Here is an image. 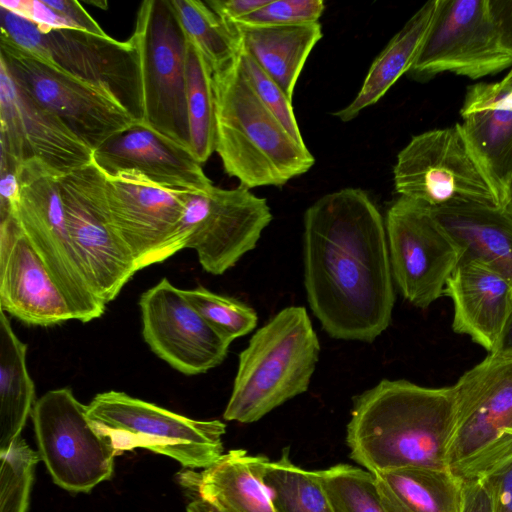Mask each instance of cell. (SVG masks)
Segmentation results:
<instances>
[{
    "mask_svg": "<svg viewBox=\"0 0 512 512\" xmlns=\"http://www.w3.org/2000/svg\"><path fill=\"white\" fill-rule=\"evenodd\" d=\"M303 262L308 304L330 337L372 342L389 327L395 290L385 222L365 191L344 188L308 207Z\"/></svg>",
    "mask_w": 512,
    "mask_h": 512,
    "instance_id": "obj_1",
    "label": "cell"
},
{
    "mask_svg": "<svg viewBox=\"0 0 512 512\" xmlns=\"http://www.w3.org/2000/svg\"><path fill=\"white\" fill-rule=\"evenodd\" d=\"M454 421L453 386L383 379L353 399L346 436L350 457L372 473L448 469Z\"/></svg>",
    "mask_w": 512,
    "mask_h": 512,
    "instance_id": "obj_2",
    "label": "cell"
},
{
    "mask_svg": "<svg viewBox=\"0 0 512 512\" xmlns=\"http://www.w3.org/2000/svg\"><path fill=\"white\" fill-rule=\"evenodd\" d=\"M237 59V58H236ZM216 141L224 171L249 189L283 186L315 163L257 98L237 61L213 74Z\"/></svg>",
    "mask_w": 512,
    "mask_h": 512,
    "instance_id": "obj_3",
    "label": "cell"
},
{
    "mask_svg": "<svg viewBox=\"0 0 512 512\" xmlns=\"http://www.w3.org/2000/svg\"><path fill=\"white\" fill-rule=\"evenodd\" d=\"M320 353L307 311L289 306L251 337L240 353L223 417L253 423L308 390Z\"/></svg>",
    "mask_w": 512,
    "mask_h": 512,
    "instance_id": "obj_4",
    "label": "cell"
},
{
    "mask_svg": "<svg viewBox=\"0 0 512 512\" xmlns=\"http://www.w3.org/2000/svg\"><path fill=\"white\" fill-rule=\"evenodd\" d=\"M453 387L447 466L461 481L482 479L512 459V356L488 354Z\"/></svg>",
    "mask_w": 512,
    "mask_h": 512,
    "instance_id": "obj_5",
    "label": "cell"
},
{
    "mask_svg": "<svg viewBox=\"0 0 512 512\" xmlns=\"http://www.w3.org/2000/svg\"><path fill=\"white\" fill-rule=\"evenodd\" d=\"M87 415L117 455L143 448L186 468L206 469L224 454L223 422L191 419L124 392L97 394L87 405Z\"/></svg>",
    "mask_w": 512,
    "mask_h": 512,
    "instance_id": "obj_6",
    "label": "cell"
},
{
    "mask_svg": "<svg viewBox=\"0 0 512 512\" xmlns=\"http://www.w3.org/2000/svg\"><path fill=\"white\" fill-rule=\"evenodd\" d=\"M1 38L62 71L109 89L142 122L140 58L135 40L77 29H45L0 6Z\"/></svg>",
    "mask_w": 512,
    "mask_h": 512,
    "instance_id": "obj_7",
    "label": "cell"
},
{
    "mask_svg": "<svg viewBox=\"0 0 512 512\" xmlns=\"http://www.w3.org/2000/svg\"><path fill=\"white\" fill-rule=\"evenodd\" d=\"M396 192L428 208L460 203L500 206V193L460 123L411 138L393 168Z\"/></svg>",
    "mask_w": 512,
    "mask_h": 512,
    "instance_id": "obj_8",
    "label": "cell"
},
{
    "mask_svg": "<svg viewBox=\"0 0 512 512\" xmlns=\"http://www.w3.org/2000/svg\"><path fill=\"white\" fill-rule=\"evenodd\" d=\"M132 37L140 58L141 123L190 150L186 84L188 38L171 0L142 2Z\"/></svg>",
    "mask_w": 512,
    "mask_h": 512,
    "instance_id": "obj_9",
    "label": "cell"
},
{
    "mask_svg": "<svg viewBox=\"0 0 512 512\" xmlns=\"http://www.w3.org/2000/svg\"><path fill=\"white\" fill-rule=\"evenodd\" d=\"M0 64L24 93L93 151L140 123L109 89L70 75L4 38Z\"/></svg>",
    "mask_w": 512,
    "mask_h": 512,
    "instance_id": "obj_10",
    "label": "cell"
},
{
    "mask_svg": "<svg viewBox=\"0 0 512 512\" xmlns=\"http://www.w3.org/2000/svg\"><path fill=\"white\" fill-rule=\"evenodd\" d=\"M14 212L21 229L66 298L75 320L101 317L106 308L94 294L76 255L61 200L58 177L38 161L22 164Z\"/></svg>",
    "mask_w": 512,
    "mask_h": 512,
    "instance_id": "obj_11",
    "label": "cell"
},
{
    "mask_svg": "<svg viewBox=\"0 0 512 512\" xmlns=\"http://www.w3.org/2000/svg\"><path fill=\"white\" fill-rule=\"evenodd\" d=\"M69 234L85 278L103 303L114 300L139 271L111 224L106 174L91 163L58 177Z\"/></svg>",
    "mask_w": 512,
    "mask_h": 512,
    "instance_id": "obj_12",
    "label": "cell"
},
{
    "mask_svg": "<svg viewBox=\"0 0 512 512\" xmlns=\"http://www.w3.org/2000/svg\"><path fill=\"white\" fill-rule=\"evenodd\" d=\"M31 416L40 459L55 484L70 492L87 493L111 478L117 453L93 427L87 405L71 389L43 394Z\"/></svg>",
    "mask_w": 512,
    "mask_h": 512,
    "instance_id": "obj_13",
    "label": "cell"
},
{
    "mask_svg": "<svg viewBox=\"0 0 512 512\" xmlns=\"http://www.w3.org/2000/svg\"><path fill=\"white\" fill-rule=\"evenodd\" d=\"M265 198L244 185L188 191L178 230L182 249H193L202 268L221 275L253 250L270 224Z\"/></svg>",
    "mask_w": 512,
    "mask_h": 512,
    "instance_id": "obj_14",
    "label": "cell"
},
{
    "mask_svg": "<svg viewBox=\"0 0 512 512\" xmlns=\"http://www.w3.org/2000/svg\"><path fill=\"white\" fill-rule=\"evenodd\" d=\"M512 67L489 0H437L429 29L407 72L416 81L451 72L479 79Z\"/></svg>",
    "mask_w": 512,
    "mask_h": 512,
    "instance_id": "obj_15",
    "label": "cell"
},
{
    "mask_svg": "<svg viewBox=\"0 0 512 512\" xmlns=\"http://www.w3.org/2000/svg\"><path fill=\"white\" fill-rule=\"evenodd\" d=\"M385 229L393 280L402 296L425 309L444 295L462 252L431 210L399 197L389 207Z\"/></svg>",
    "mask_w": 512,
    "mask_h": 512,
    "instance_id": "obj_16",
    "label": "cell"
},
{
    "mask_svg": "<svg viewBox=\"0 0 512 512\" xmlns=\"http://www.w3.org/2000/svg\"><path fill=\"white\" fill-rule=\"evenodd\" d=\"M105 188L113 229L139 270L182 250L178 230L188 190L161 186L130 171L106 174Z\"/></svg>",
    "mask_w": 512,
    "mask_h": 512,
    "instance_id": "obj_17",
    "label": "cell"
},
{
    "mask_svg": "<svg viewBox=\"0 0 512 512\" xmlns=\"http://www.w3.org/2000/svg\"><path fill=\"white\" fill-rule=\"evenodd\" d=\"M139 307L144 341L175 370L202 374L226 358L230 342L207 324L167 278L141 295Z\"/></svg>",
    "mask_w": 512,
    "mask_h": 512,
    "instance_id": "obj_18",
    "label": "cell"
},
{
    "mask_svg": "<svg viewBox=\"0 0 512 512\" xmlns=\"http://www.w3.org/2000/svg\"><path fill=\"white\" fill-rule=\"evenodd\" d=\"M0 147L17 166L38 161L59 176L93 161V150L24 93L1 64Z\"/></svg>",
    "mask_w": 512,
    "mask_h": 512,
    "instance_id": "obj_19",
    "label": "cell"
},
{
    "mask_svg": "<svg viewBox=\"0 0 512 512\" xmlns=\"http://www.w3.org/2000/svg\"><path fill=\"white\" fill-rule=\"evenodd\" d=\"M0 308L28 325L75 320L14 215L0 221Z\"/></svg>",
    "mask_w": 512,
    "mask_h": 512,
    "instance_id": "obj_20",
    "label": "cell"
},
{
    "mask_svg": "<svg viewBox=\"0 0 512 512\" xmlns=\"http://www.w3.org/2000/svg\"><path fill=\"white\" fill-rule=\"evenodd\" d=\"M93 162L106 174L136 172L161 186L205 191L213 186L191 151L137 123L93 151Z\"/></svg>",
    "mask_w": 512,
    "mask_h": 512,
    "instance_id": "obj_21",
    "label": "cell"
},
{
    "mask_svg": "<svg viewBox=\"0 0 512 512\" xmlns=\"http://www.w3.org/2000/svg\"><path fill=\"white\" fill-rule=\"evenodd\" d=\"M444 295L453 302V330L493 353L512 312L510 282L481 260L461 258Z\"/></svg>",
    "mask_w": 512,
    "mask_h": 512,
    "instance_id": "obj_22",
    "label": "cell"
},
{
    "mask_svg": "<svg viewBox=\"0 0 512 512\" xmlns=\"http://www.w3.org/2000/svg\"><path fill=\"white\" fill-rule=\"evenodd\" d=\"M460 115L469 143L500 193L512 171V82L503 78L469 86Z\"/></svg>",
    "mask_w": 512,
    "mask_h": 512,
    "instance_id": "obj_23",
    "label": "cell"
},
{
    "mask_svg": "<svg viewBox=\"0 0 512 512\" xmlns=\"http://www.w3.org/2000/svg\"><path fill=\"white\" fill-rule=\"evenodd\" d=\"M462 252L481 260L512 285V216L500 206L460 203L429 208Z\"/></svg>",
    "mask_w": 512,
    "mask_h": 512,
    "instance_id": "obj_24",
    "label": "cell"
},
{
    "mask_svg": "<svg viewBox=\"0 0 512 512\" xmlns=\"http://www.w3.org/2000/svg\"><path fill=\"white\" fill-rule=\"evenodd\" d=\"M268 461L233 449L201 473H188V485L225 512H275L263 482Z\"/></svg>",
    "mask_w": 512,
    "mask_h": 512,
    "instance_id": "obj_25",
    "label": "cell"
},
{
    "mask_svg": "<svg viewBox=\"0 0 512 512\" xmlns=\"http://www.w3.org/2000/svg\"><path fill=\"white\" fill-rule=\"evenodd\" d=\"M231 26L240 46L292 101L305 62L322 38L319 22L282 27Z\"/></svg>",
    "mask_w": 512,
    "mask_h": 512,
    "instance_id": "obj_26",
    "label": "cell"
},
{
    "mask_svg": "<svg viewBox=\"0 0 512 512\" xmlns=\"http://www.w3.org/2000/svg\"><path fill=\"white\" fill-rule=\"evenodd\" d=\"M437 0L421 6L393 36L371 64L363 84L351 103L333 115L343 122L354 119L377 103L403 75L407 74L431 24Z\"/></svg>",
    "mask_w": 512,
    "mask_h": 512,
    "instance_id": "obj_27",
    "label": "cell"
},
{
    "mask_svg": "<svg viewBox=\"0 0 512 512\" xmlns=\"http://www.w3.org/2000/svg\"><path fill=\"white\" fill-rule=\"evenodd\" d=\"M386 512H461L462 481L449 469L373 473Z\"/></svg>",
    "mask_w": 512,
    "mask_h": 512,
    "instance_id": "obj_28",
    "label": "cell"
},
{
    "mask_svg": "<svg viewBox=\"0 0 512 512\" xmlns=\"http://www.w3.org/2000/svg\"><path fill=\"white\" fill-rule=\"evenodd\" d=\"M27 345L0 313V452L20 437L35 405V386L27 369Z\"/></svg>",
    "mask_w": 512,
    "mask_h": 512,
    "instance_id": "obj_29",
    "label": "cell"
},
{
    "mask_svg": "<svg viewBox=\"0 0 512 512\" xmlns=\"http://www.w3.org/2000/svg\"><path fill=\"white\" fill-rule=\"evenodd\" d=\"M263 482L275 512H334L318 471L296 466L288 448L267 462Z\"/></svg>",
    "mask_w": 512,
    "mask_h": 512,
    "instance_id": "obj_30",
    "label": "cell"
},
{
    "mask_svg": "<svg viewBox=\"0 0 512 512\" xmlns=\"http://www.w3.org/2000/svg\"><path fill=\"white\" fill-rule=\"evenodd\" d=\"M178 20L213 74L235 62L240 49L234 28L206 1L171 0Z\"/></svg>",
    "mask_w": 512,
    "mask_h": 512,
    "instance_id": "obj_31",
    "label": "cell"
},
{
    "mask_svg": "<svg viewBox=\"0 0 512 512\" xmlns=\"http://www.w3.org/2000/svg\"><path fill=\"white\" fill-rule=\"evenodd\" d=\"M186 84L190 151L198 162L203 164L215 152L216 116L213 72L189 39Z\"/></svg>",
    "mask_w": 512,
    "mask_h": 512,
    "instance_id": "obj_32",
    "label": "cell"
},
{
    "mask_svg": "<svg viewBox=\"0 0 512 512\" xmlns=\"http://www.w3.org/2000/svg\"><path fill=\"white\" fill-rule=\"evenodd\" d=\"M318 473L334 512H386L372 472L338 464Z\"/></svg>",
    "mask_w": 512,
    "mask_h": 512,
    "instance_id": "obj_33",
    "label": "cell"
},
{
    "mask_svg": "<svg viewBox=\"0 0 512 512\" xmlns=\"http://www.w3.org/2000/svg\"><path fill=\"white\" fill-rule=\"evenodd\" d=\"M182 292L207 324L230 343L247 335L257 325L255 310L235 298L217 294L203 286Z\"/></svg>",
    "mask_w": 512,
    "mask_h": 512,
    "instance_id": "obj_34",
    "label": "cell"
},
{
    "mask_svg": "<svg viewBox=\"0 0 512 512\" xmlns=\"http://www.w3.org/2000/svg\"><path fill=\"white\" fill-rule=\"evenodd\" d=\"M39 453L17 438L0 452V512H26Z\"/></svg>",
    "mask_w": 512,
    "mask_h": 512,
    "instance_id": "obj_35",
    "label": "cell"
},
{
    "mask_svg": "<svg viewBox=\"0 0 512 512\" xmlns=\"http://www.w3.org/2000/svg\"><path fill=\"white\" fill-rule=\"evenodd\" d=\"M236 61L257 98L273 113L295 140L305 144L294 114L292 101L286 96L281 87L264 72L241 46Z\"/></svg>",
    "mask_w": 512,
    "mask_h": 512,
    "instance_id": "obj_36",
    "label": "cell"
},
{
    "mask_svg": "<svg viewBox=\"0 0 512 512\" xmlns=\"http://www.w3.org/2000/svg\"><path fill=\"white\" fill-rule=\"evenodd\" d=\"M325 10L322 0H270L243 19L230 25L282 27L318 22Z\"/></svg>",
    "mask_w": 512,
    "mask_h": 512,
    "instance_id": "obj_37",
    "label": "cell"
},
{
    "mask_svg": "<svg viewBox=\"0 0 512 512\" xmlns=\"http://www.w3.org/2000/svg\"><path fill=\"white\" fill-rule=\"evenodd\" d=\"M482 480L490 493L493 512H512V459Z\"/></svg>",
    "mask_w": 512,
    "mask_h": 512,
    "instance_id": "obj_38",
    "label": "cell"
},
{
    "mask_svg": "<svg viewBox=\"0 0 512 512\" xmlns=\"http://www.w3.org/2000/svg\"><path fill=\"white\" fill-rule=\"evenodd\" d=\"M46 2L69 22L72 29L82 30L98 35H106L99 24L90 16L78 1L46 0Z\"/></svg>",
    "mask_w": 512,
    "mask_h": 512,
    "instance_id": "obj_39",
    "label": "cell"
},
{
    "mask_svg": "<svg viewBox=\"0 0 512 512\" xmlns=\"http://www.w3.org/2000/svg\"><path fill=\"white\" fill-rule=\"evenodd\" d=\"M489 7L500 41L512 54V0H489ZM504 78L512 82V67Z\"/></svg>",
    "mask_w": 512,
    "mask_h": 512,
    "instance_id": "obj_40",
    "label": "cell"
},
{
    "mask_svg": "<svg viewBox=\"0 0 512 512\" xmlns=\"http://www.w3.org/2000/svg\"><path fill=\"white\" fill-rule=\"evenodd\" d=\"M461 512H493L491 496L482 479L462 481Z\"/></svg>",
    "mask_w": 512,
    "mask_h": 512,
    "instance_id": "obj_41",
    "label": "cell"
},
{
    "mask_svg": "<svg viewBox=\"0 0 512 512\" xmlns=\"http://www.w3.org/2000/svg\"><path fill=\"white\" fill-rule=\"evenodd\" d=\"M270 0H211L207 4L228 24L235 23Z\"/></svg>",
    "mask_w": 512,
    "mask_h": 512,
    "instance_id": "obj_42",
    "label": "cell"
},
{
    "mask_svg": "<svg viewBox=\"0 0 512 512\" xmlns=\"http://www.w3.org/2000/svg\"><path fill=\"white\" fill-rule=\"evenodd\" d=\"M493 354L512 356V312L506 322L498 345Z\"/></svg>",
    "mask_w": 512,
    "mask_h": 512,
    "instance_id": "obj_43",
    "label": "cell"
},
{
    "mask_svg": "<svg viewBox=\"0 0 512 512\" xmlns=\"http://www.w3.org/2000/svg\"><path fill=\"white\" fill-rule=\"evenodd\" d=\"M500 198V207L512 216V171L501 189Z\"/></svg>",
    "mask_w": 512,
    "mask_h": 512,
    "instance_id": "obj_44",
    "label": "cell"
},
{
    "mask_svg": "<svg viewBox=\"0 0 512 512\" xmlns=\"http://www.w3.org/2000/svg\"><path fill=\"white\" fill-rule=\"evenodd\" d=\"M187 512H225L213 503L206 501L200 497L192 500L186 508Z\"/></svg>",
    "mask_w": 512,
    "mask_h": 512,
    "instance_id": "obj_45",
    "label": "cell"
}]
</instances>
